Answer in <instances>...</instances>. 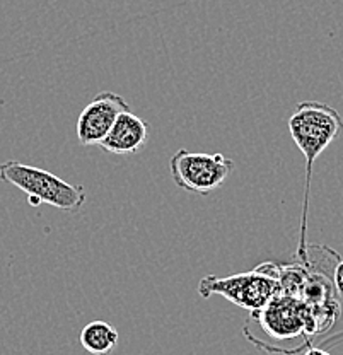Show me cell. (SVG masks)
<instances>
[{"label": "cell", "instance_id": "8992f818", "mask_svg": "<svg viewBox=\"0 0 343 355\" xmlns=\"http://www.w3.org/2000/svg\"><path fill=\"white\" fill-rule=\"evenodd\" d=\"M125 111H130V105L120 94L103 91L86 105L77 118V140L80 146H101L112 127Z\"/></svg>", "mask_w": 343, "mask_h": 355}, {"label": "cell", "instance_id": "30bf717a", "mask_svg": "<svg viewBox=\"0 0 343 355\" xmlns=\"http://www.w3.org/2000/svg\"><path fill=\"white\" fill-rule=\"evenodd\" d=\"M304 355H331V354L326 352V350H323V349H318V347H311V349H309Z\"/></svg>", "mask_w": 343, "mask_h": 355}, {"label": "cell", "instance_id": "7a4b0ae2", "mask_svg": "<svg viewBox=\"0 0 343 355\" xmlns=\"http://www.w3.org/2000/svg\"><path fill=\"white\" fill-rule=\"evenodd\" d=\"M0 180L24 191L31 207H39L45 203L55 209L76 214L82 209L87 198L86 188L80 184L67 183L46 169L19 161L2 162Z\"/></svg>", "mask_w": 343, "mask_h": 355}, {"label": "cell", "instance_id": "52a82bcc", "mask_svg": "<svg viewBox=\"0 0 343 355\" xmlns=\"http://www.w3.org/2000/svg\"><path fill=\"white\" fill-rule=\"evenodd\" d=\"M149 137V123L132 111H125L116 118L112 130L101 142V147L109 154L132 155L140 153L147 146Z\"/></svg>", "mask_w": 343, "mask_h": 355}, {"label": "cell", "instance_id": "ba28073f", "mask_svg": "<svg viewBox=\"0 0 343 355\" xmlns=\"http://www.w3.org/2000/svg\"><path fill=\"white\" fill-rule=\"evenodd\" d=\"M118 331L106 321H91L79 335L80 345L92 355H109L118 345Z\"/></svg>", "mask_w": 343, "mask_h": 355}, {"label": "cell", "instance_id": "6da1fadb", "mask_svg": "<svg viewBox=\"0 0 343 355\" xmlns=\"http://www.w3.org/2000/svg\"><path fill=\"white\" fill-rule=\"evenodd\" d=\"M343 130V118L333 106L321 101H302L289 118V132L301 154L306 159L304 176V198H302L301 229H299V248L297 257L308 260V210L309 195H311L313 168L316 159L323 150L340 135Z\"/></svg>", "mask_w": 343, "mask_h": 355}, {"label": "cell", "instance_id": "9c48e42d", "mask_svg": "<svg viewBox=\"0 0 343 355\" xmlns=\"http://www.w3.org/2000/svg\"><path fill=\"white\" fill-rule=\"evenodd\" d=\"M333 288H335V294H337L338 301L343 304V260L340 263H337L335 266V272H333Z\"/></svg>", "mask_w": 343, "mask_h": 355}, {"label": "cell", "instance_id": "3957f363", "mask_svg": "<svg viewBox=\"0 0 343 355\" xmlns=\"http://www.w3.org/2000/svg\"><path fill=\"white\" fill-rule=\"evenodd\" d=\"M198 294L205 299L220 295L239 308L256 313L280 294L279 266L263 263L253 272L229 277L206 275L198 282Z\"/></svg>", "mask_w": 343, "mask_h": 355}, {"label": "cell", "instance_id": "277c9868", "mask_svg": "<svg viewBox=\"0 0 343 355\" xmlns=\"http://www.w3.org/2000/svg\"><path fill=\"white\" fill-rule=\"evenodd\" d=\"M232 171L234 161L220 153L205 154L179 149L169 159V173L176 187L204 197L219 190Z\"/></svg>", "mask_w": 343, "mask_h": 355}, {"label": "cell", "instance_id": "5b68a950", "mask_svg": "<svg viewBox=\"0 0 343 355\" xmlns=\"http://www.w3.org/2000/svg\"><path fill=\"white\" fill-rule=\"evenodd\" d=\"M253 316L263 331L275 340H292L306 331H318L309 306L290 295H275Z\"/></svg>", "mask_w": 343, "mask_h": 355}]
</instances>
